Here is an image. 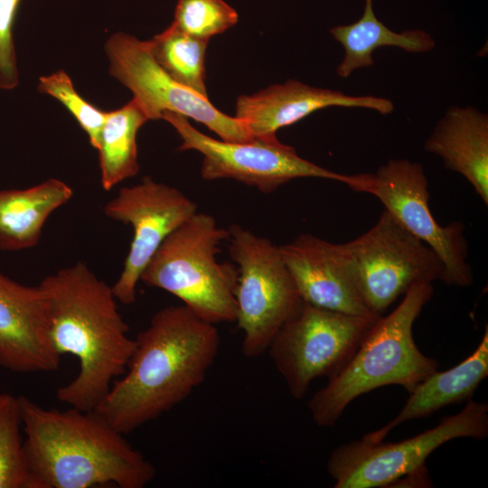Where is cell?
<instances>
[{"label":"cell","mask_w":488,"mask_h":488,"mask_svg":"<svg viewBox=\"0 0 488 488\" xmlns=\"http://www.w3.org/2000/svg\"><path fill=\"white\" fill-rule=\"evenodd\" d=\"M329 107L361 108L381 115L394 109L391 100L375 96H351L289 80L253 95L238 98L235 117L255 138L276 136V132Z\"/></svg>","instance_id":"16"},{"label":"cell","mask_w":488,"mask_h":488,"mask_svg":"<svg viewBox=\"0 0 488 488\" xmlns=\"http://www.w3.org/2000/svg\"><path fill=\"white\" fill-rule=\"evenodd\" d=\"M488 435V405L468 401L458 414L417 436L397 442L352 441L334 448L327 472L335 488L386 487L423 465L443 444L458 437L483 439Z\"/></svg>","instance_id":"10"},{"label":"cell","mask_w":488,"mask_h":488,"mask_svg":"<svg viewBox=\"0 0 488 488\" xmlns=\"http://www.w3.org/2000/svg\"><path fill=\"white\" fill-rule=\"evenodd\" d=\"M135 341L125 373L93 410L123 435L186 399L205 380L221 343L215 324L184 305L157 311Z\"/></svg>","instance_id":"1"},{"label":"cell","mask_w":488,"mask_h":488,"mask_svg":"<svg viewBox=\"0 0 488 488\" xmlns=\"http://www.w3.org/2000/svg\"><path fill=\"white\" fill-rule=\"evenodd\" d=\"M238 20L237 11L223 0H178L171 24L183 33L209 41Z\"/></svg>","instance_id":"24"},{"label":"cell","mask_w":488,"mask_h":488,"mask_svg":"<svg viewBox=\"0 0 488 488\" xmlns=\"http://www.w3.org/2000/svg\"><path fill=\"white\" fill-rule=\"evenodd\" d=\"M38 90L61 102L85 131L89 144L97 149L106 111L85 100L75 89L70 76L62 70L41 76Z\"/></svg>","instance_id":"25"},{"label":"cell","mask_w":488,"mask_h":488,"mask_svg":"<svg viewBox=\"0 0 488 488\" xmlns=\"http://www.w3.org/2000/svg\"><path fill=\"white\" fill-rule=\"evenodd\" d=\"M427 152L463 175L488 204V115L473 107L452 106L427 138Z\"/></svg>","instance_id":"17"},{"label":"cell","mask_w":488,"mask_h":488,"mask_svg":"<svg viewBox=\"0 0 488 488\" xmlns=\"http://www.w3.org/2000/svg\"><path fill=\"white\" fill-rule=\"evenodd\" d=\"M49 306L40 285L20 284L0 271V365L20 372H48L61 356L50 337Z\"/></svg>","instance_id":"14"},{"label":"cell","mask_w":488,"mask_h":488,"mask_svg":"<svg viewBox=\"0 0 488 488\" xmlns=\"http://www.w3.org/2000/svg\"><path fill=\"white\" fill-rule=\"evenodd\" d=\"M148 120L146 113L134 98L123 107L106 112L96 149L104 190L109 191L137 174L136 136Z\"/></svg>","instance_id":"21"},{"label":"cell","mask_w":488,"mask_h":488,"mask_svg":"<svg viewBox=\"0 0 488 488\" xmlns=\"http://www.w3.org/2000/svg\"><path fill=\"white\" fill-rule=\"evenodd\" d=\"M72 195V189L57 178L24 189L1 190L0 249L20 251L36 246L48 218Z\"/></svg>","instance_id":"19"},{"label":"cell","mask_w":488,"mask_h":488,"mask_svg":"<svg viewBox=\"0 0 488 488\" xmlns=\"http://www.w3.org/2000/svg\"><path fill=\"white\" fill-rule=\"evenodd\" d=\"M18 397L0 393V488H29Z\"/></svg>","instance_id":"23"},{"label":"cell","mask_w":488,"mask_h":488,"mask_svg":"<svg viewBox=\"0 0 488 488\" xmlns=\"http://www.w3.org/2000/svg\"><path fill=\"white\" fill-rule=\"evenodd\" d=\"M377 318L335 312L303 301L267 351L290 395L301 399L314 380L329 379L339 372Z\"/></svg>","instance_id":"9"},{"label":"cell","mask_w":488,"mask_h":488,"mask_svg":"<svg viewBox=\"0 0 488 488\" xmlns=\"http://www.w3.org/2000/svg\"><path fill=\"white\" fill-rule=\"evenodd\" d=\"M49 306L50 337L61 356L78 359L80 371L57 389V399L93 411L122 376L136 347L111 286L83 262L44 277L39 284Z\"/></svg>","instance_id":"2"},{"label":"cell","mask_w":488,"mask_h":488,"mask_svg":"<svg viewBox=\"0 0 488 488\" xmlns=\"http://www.w3.org/2000/svg\"><path fill=\"white\" fill-rule=\"evenodd\" d=\"M18 399L29 488H143L155 478L153 464L95 411Z\"/></svg>","instance_id":"3"},{"label":"cell","mask_w":488,"mask_h":488,"mask_svg":"<svg viewBox=\"0 0 488 488\" xmlns=\"http://www.w3.org/2000/svg\"><path fill=\"white\" fill-rule=\"evenodd\" d=\"M342 245L357 290L376 316L416 284L443 277L435 251L386 210L370 230Z\"/></svg>","instance_id":"8"},{"label":"cell","mask_w":488,"mask_h":488,"mask_svg":"<svg viewBox=\"0 0 488 488\" xmlns=\"http://www.w3.org/2000/svg\"><path fill=\"white\" fill-rule=\"evenodd\" d=\"M162 119L179 135V150H195L202 155L201 175L204 180L232 179L265 193L297 178L337 181L363 192L370 183V174H343L305 160L277 136L229 142L200 132L181 114L165 112Z\"/></svg>","instance_id":"7"},{"label":"cell","mask_w":488,"mask_h":488,"mask_svg":"<svg viewBox=\"0 0 488 488\" xmlns=\"http://www.w3.org/2000/svg\"><path fill=\"white\" fill-rule=\"evenodd\" d=\"M111 220L128 224L133 239L123 269L112 287L122 305H132L141 275L164 240L194 215L197 204L179 189L145 177L122 187L103 207Z\"/></svg>","instance_id":"13"},{"label":"cell","mask_w":488,"mask_h":488,"mask_svg":"<svg viewBox=\"0 0 488 488\" xmlns=\"http://www.w3.org/2000/svg\"><path fill=\"white\" fill-rule=\"evenodd\" d=\"M208 42L183 33L172 24L146 41L152 57L169 76L207 98L204 58Z\"/></svg>","instance_id":"22"},{"label":"cell","mask_w":488,"mask_h":488,"mask_svg":"<svg viewBox=\"0 0 488 488\" xmlns=\"http://www.w3.org/2000/svg\"><path fill=\"white\" fill-rule=\"evenodd\" d=\"M21 0H0V89L10 90L19 83L13 27Z\"/></svg>","instance_id":"26"},{"label":"cell","mask_w":488,"mask_h":488,"mask_svg":"<svg viewBox=\"0 0 488 488\" xmlns=\"http://www.w3.org/2000/svg\"><path fill=\"white\" fill-rule=\"evenodd\" d=\"M488 376V326L476 349L457 365L436 371L419 382L398 415L362 439L379 442L396 427L408 420L428 417L440 408L469 399Z\"/></svg>","instance_id":"18"},{"label":"cell","mask_w":488,"mask_h":488,"mask_svg":"<svg viewBox=\"0 0 488 488\" xmlns=\"http://www.w3.org/2000/svg\"><path fill=\"white\" fill-rule=\"evenodd\" d=\"M393 483L403 484L402 486L412 487H431V481L428 477L427 471L423 465L422 467L407 474L406 475L396 480Z\"/></svg>","instance_id":"27"},{"label":"cell","mask_w":488,"mask_h":488,"mask_svg":"<svg viewBox=\"0 0 488 488\" xmlns=\"http://www.w3.org/2000/svg\"><path fill=\"white\" fill-rule=\"evenodd\" d=\"M229 235L213 216L197 211L164 240L140 280L176 296L209 323L235 322L238 267L218 260Z\"/></svg>","instance_id":"5"},{"label":"cell","mask_w":488,"mask_h":488,"mask_svg":"<svg viewBox=\"0 0 488 488\" xmlns=\"http://www.w3.org/2000/svg\"><path fill=\"white\" fill-rule=\"evenodd\" d=\"M279 249L304 302L343 314L379 317L362 301L342 243L302 234Z\"/></svg>","instance_id":"15"},{"label":"cell","mask_w":488,"mask_h":488,"mask_svg":"<svg viewBox=\"0 0 488 488\" xmlns=\"http://www.w3.org/2000/svg\"><path fill=\"white\" fill-rule=\"evenodd\" d=\"M111 77L127 87L149 120L162 119L174 112L202 123L221 140L248 142L253 137L235 117H230L211 103L209 98L180 84L152 57L146 41L117 32L105 43Z\"/></svg>","instance_id":"11"},{"label":"cell","mask_w":488,"mask_h":488,"mask_svg":"<svg viewBox=\"0 0 488 488\" xmlns=\"http://www.w3.org/2000/svg\"><path fill=\"white\" fill-rule=\"evenodd\" d=\"M228 230L229 251L239 271L235 322L243 333L241 352L256 358L267 351L303 300L279 246L238 224Z\"/></svg>","instance_id":"6"},{"label":"cell","mask_w":488,"mask_h":488,"mask_svg":"<svg viewBox=\"0 0 488 488\" xmlns=\"http://www.w3.org/2000/svg\"><path fill=\"white\" fill-rule=\"evenodd\" d=\"M367 193L376 196L407 230L430 247L441 260V281L467 286L473 273L467 262L465 227L460 221L441 226L431 213L428 182L423 166L407 159H391L371 174Z\"/></svg>","instance_id":"12"},{"label":"cell","mask_w":488,"mask_h":488,"mask_svg":"<svg viewBox=\"0 0 488 488\" xmlns=\"http://www.w3.org/2000/svg\"><path fill=\"white\" fill-rule=\"evenodd\" d=\"M330 33L344 49V57L336 70L340 78H348L358 69L372 66L373 52L380 47H398L413 53L435 48L434 39L423 30L396 33L389 29L377 18L371 0H365L363 14L358 21L334 26Z\"/></svg>","instance_id":"20"},{"label":"cell","mask_w":488,"mask_h":488,"mask_svg":"<svg viewBox=\"0 0 488 488\" xmlns=\"http://www.w3.org/2000/svg\"><path fill=\"white\" fill-rule=\"evenodd\" d=\"M433 291L432 283L416 284L390 314L373 322L346 365L308 401L317 426L333 427L362 394L387 385H400L410 393L437 371V361L419 351L412 333Z\"/></svg>","instance_id":"4"}]
</instances>
